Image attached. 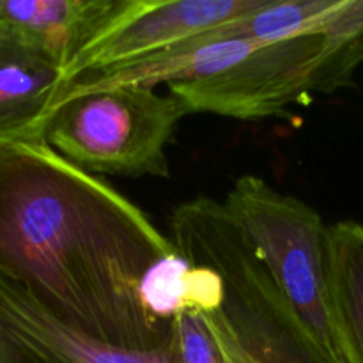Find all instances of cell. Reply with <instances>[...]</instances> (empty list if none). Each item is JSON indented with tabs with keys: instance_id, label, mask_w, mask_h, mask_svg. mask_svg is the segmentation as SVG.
Instances as JSON below:
<instances>
[{
	"instance_id": "cell-1",
	"label": "cell",
	"mask_w": 363,
	"mask_h": 363,
	"mask_svg": "<svg viewBox=\"0 0 363 363\" xmlns=\"http://www.w3.org/2000/svg\"><path fill=\"white\" fill-rule=\"evenodd\" d=\"M177 254L133 202L46 142L0 147V280L62 325L128 350L170 342L145 284Z\"/></svg>"
},
{
	"instance_id": "cell-2",
	"label": "cell",
	"mask_w": 363,
	"mask_h": 363,
	"mask_svg": "<svg viewBox=\"0 0 363 363\" xmlns=\"http://www.w3.org/2000/svg\"><path fill=\"white\" fill-rule=\"evenodd\" d=\"M170 230L188 262L181 303L222 323L255 363H342L280 293L222 202L199 197L177 206Z\"/></svg>"
},
{
	"instance_id": "cell-3",
	"label": "cell",
	"mask_w": 363,
	"mask_h": 363,
	"mask_svg": "<svg viewBox=\"0 0 363 363\" xmlns=\"http://www.w3.org/2000/svg\"><path fill=\"white\" fill-rule=\"evenodd\" d=\"M191 113L174 94L138 85L69 91L45 142L84 172L169 177L167 145Z\"/></svg>"
},
{
	"instance_id": "cell-4",
	"label": "cell",
	"mask_w": 363,
	"mask_h": 363,
	"mask_svg": "<svg viewBox=\"0 0 363 363\" xmlns=\"http://www.w3.org/2000/svg\"><path fill=\"white\" fill-rule=\"evenodd\" d=\"M222 206L301 321L339 354L328 307L330 225L307 202L257 176L240 177Z\"/></svg>"
},
{
	"instance_id": "cell-5",
	"label": "cell",
	"mask_w": 363,
	"mask_h": 363,
	"mask_svg": "<svg viewBox=\"0 0 363 363\" xmlns=\"http://www.w3.org/2000/svg\"><path fill=\"white\" fill-rule=\"evenodd\" d=\"M325 35L305 34L259 46L225 69L170 85L190 112H209L234 119L284 116L291 105L315 92V71Z\"/></svg>"
},
{
	"instance_id": "cell-6",
	"label": "cell",
	"mask_w": 363,
	"mask_h": 363,
	"mask_svg": "<svg viewBox=\"0 0 363 363\" xmlns=\"http://www.w3.org/2000/svg\"><path fill=\"white\" fill-rule=\"evenodd\" d=\"M269 0H121L84 46L69 74H87L158 55L268 6Z\"/></svg>"
},
{
	"instance_id": "cell-7",
	"label": "cell",
	"mask_w": 363,
	"mask_h": 363,
	"mask_svg": "<svg viewBox=\"0 0 363 363\" xmlns=\"http://www.w3.org/2000/svg\"><path fill=\"white\" fill-rule=\"evenodd\" d=\"M0 363H181L176 340L128 350L84 335L0 280Z\"/></svg>"
},
{
	"instance_id": "cell-8",
	"label": "cell",
	"mask_w": 363,
	"mask_h": 363,
	"mask_svg": "<svg viewBox=\"0 0 363 363\" xmlns=\"http://www.w3.org/2000/svg\"><path fill=\"white\" fill-rule=\"evenodd\" d=\"M74 78L48 57L0 30V147L45 142Z\"/></svg>"
},
{
	"instance_id": "cell-9",
	"label": "cell",
	"mask_w": 363,
	"mask_h": 363,
	"mask_svg": "<svg viewBox=\"0 0 363 363\" xmlns=\"http://www.w3.org/2000/svg\"><path fill=\"white\" fill-rule=\"evenodd\" d=\"M121 0H0V30L67 69Z\"/></svg>"
},
{
	"instance_id": "cell-10",
	"label": "cell",
	"mask_w": 363,
	"mask_h": 363,
	"mask_svg": "<svg viewBox=\"0 0 363 363\" xmlns=\"http://www.w3.org/2000/svg\"><path fill=\"white\" fill-rule=\"evenodd\" d=\"M328 307L342 363H363V223L328 230Z\"/></svg>"
},
{
	"instance_id": "cell-11",
	"label": "cell",
	"mask_w": 363,
	"mask_h": 363,
	"mask_svg": "<svg viewBox=\"0 0 363 363\" xmlns=\"http://www.w3.org/2000/svg\"><path fill=\"white\" fill-rule=\"evenodd\" d=\"M325 50L315 71V92H333L353 84L363 62V0H332L319 21Z\"/></svg>"
},
{
	"instance_id": "cell-12",
	"label": "cell",
	"mask_w": 363,
	"mask_h": 363,
	"mask_svg": "<svg viewBox=\"0 0 363 363\" xmlns=\"http://www.w3.org/2000/svg\"><path fill=\"white\" fill-rule=\"evenodd\" d=\"M172 333L181 363H229L208 315L195 305L183 301L177 307Z\"/></svg>"
}]
</instances>
